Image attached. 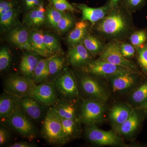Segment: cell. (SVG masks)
<instances>
[{
    "mask_svg": "<svg viewBox=\"0 0 147 147\" xmlns=\"http://www.w3.org/2000/svg\"><path fill=\"white\" fill-rule=\"evenodd\" d=\"M75 7L82 12V21H89L94 25L104 18L111 10L108 3L98 7H91L85 4L73 3Z\"/></svg>",
    "mask_w": 147,
    "mask_h": 147,
    "instance_id": "12",
    "label": "cell"
},
{
    "mask_svg": "<svg viewBox=\"0 0 147 147\" xmlns=\"http://www.w3.org/2000/svg\"><path fill=\"white\" fill-rule=\"evenodd\" d=\"M50 107L63 118L79 120L78 108L74 100L65 99L58 100Z\"/></svg>",
    "mask_w": 147,
    "mask_h": 147,
    "instance_id": "17",
    "label": "cell"
},
{
    "mask_svg": "<svg viewBox=\"0 0 147 147\" xmlns=\"http://www.w3.org/2000/svg\"><path fill=\"white\" fill-rule=\"evenodd\" d=\"M85 134L88 141L99 146H124L119 135L113 130L105 131L98 128L95 124L86 125Z\"/></svg>",
    "mask_w": 147,
    "mask_h": 147,
    "instance_id": "5",
    "label": "cell"
},
{
    "mask_svg": "<svg viewBox=\"0 0 147 147\" xmlns=\"http://www.w3.org/2000/svg\"><path fill=\"white\" fill-rule=\"evenodd\" d=\"M79 85L82 92L88 97L87 99L105 102L109 95L103 86L94 76L87 74L81 76Z\"/></svg>",
    "mask_w": 147,
    "mask_h": 147,
    "instance_id": "8",
    "label": "cell"
},
{
    "mask_svg": "<svg viewBox=\"0 0 147 147\" xmlns=\"http://www.w3.org/2000/svg\"><path fill=\"white\" fill-rule=\"evenodd\" d=\"M42 138L52 144H64L61 117L50 107L42 123Z\"/></svg>",
    "mask_w": 147,
    "mask_h": 147,
    "instance_id": "2",
    "label": "cell"
},
{
    "mask_svg": "<svg viewBox=\"0 0 147 147\" xmlns=\"http://www.w3.org/2000/svg\"><path fill=\"white\" fill-rule=\"evenodd\" d=\"M74 25L73 17L70 14L65 13L58 22L57 30L60 33H64L70 30Z\"/></svg>",
    "mask_w": 147,
    "mask_h": 147,
    "instance_id": "34",
    "label": "cell"
},
{
    "mask_svg": "<svg viewBox=\"0 0 147 147\" xmlns=\"http://www.w3.org/2000/svg\"><path fill=\"white\" fill-rule=\"evenodd\" d=\"M21 1L24 8L28 11L36 8L43 3V0H21Z\"/></svg>",
    "mask_w": 147,
    "mask_h": 147,
    "instance_id": "41",
    "label": "cell"
},
{
    "mask_svg": "<svg viewBox=\"0 0 147 147\" xmlns=\"http://www.w3.org/2000/svg\"><path fill=\"white\" fill-rule=\"evenodd\" d=\"M63 133L65 144L81 136L82 128L79 120L61 118Z\"/></svg>",
    "mask_w": 147,
    "mask_h": 147,
    "instance_id": "21",
    "label": "cell"
},
{
    "mask_svg": "<svg viewBox=\"0 0 147 147\" xmlns=\"http://www.w3.org/2000/svg\"><path fill=\"white\" fill-rule=\"evenodd\" d=\"M65 59L63 58L57 56L51 57L48 61L50 76L58 75L61 72L64 67Z\"/></svg>",
    "mask_w": 147,
    "mask_h": 147,
    "instance_id": "32",
    "label": "cell"
},
{
    "mask_svg": "<svg viewBox=\"0 0 147 147\" xmlns=\"http://www.w3.org/2000/svg\"><path fill=\"white\" fill-rule=\"evenodd\" d=\"M9 132L7 129L3 127H1L0 128V145L5 144L9 139Z\"/></svg>",
    "mask_w": 147,
    "mask_h": 147,
    "instance_id": "42",
    "label": "cell"
},
{
    "mask_svg": "<svg viewBox=\"0 0 147 147\" xmlns=\"http://www.w3.org/2000/svg\"><path fill=\"white\" fill-rule=\"evenodd\" d=\"M42 37L45 46L52 55L60 52V44L55 36L49 33L43 32Z\"/></svg>",
    "mask_w": 147,
    "mask_h": 147,
    "instance_id": "31",
    "label": "cell"
},
{
    "mask_svg": "<svg viewBox=\"0 0 147 147\" xmlns=\"http://www.w3.org/2000/svg\"><path fill=\"white\" fill-rule=\"evenodd\" d=\"M3 122L21 137L30 141L33 140L36 137V129L34 125L19 107Z\"/></svg>",
    "mask_w": 147,
    "mask_h": 147,
    "instance_id": "7",
    "label": "cell"
},
{
    "mask_svg": "<svg viewBox=\"0 0 147 147\" xmlns=\"http://www.w3.org/2000/svg\"><path fill=\"white\" fill-rule=\"evenodd\" d=\"M43 32L38 29H32L30 31V41L34 52L40 56L48 57L52 55L43 42Z\"/></svg>",
    "mask_w": 147,
    "mask_h": 147,
    "instance_id": "24",
    "label": "cell"
},
{
    "mask_svg": "<svg viewBox=\"0 0 147 147\" xmlns=\"http://www.w3.org/2000/svg\"><path fill=\"white\" fill-rule=\"evenodd\" d=\"M54 85L63 99L73 100L79 96V86L72 71L64 69L55 78Z\"/></svg>",
    "mask_w": 147,
    "mask_h": 147,
    "instance_id": "6",
    "label": "cell"
},
{
    "mask_svg": "<svg viewBox=\"0 0 147 147\" xmlns=\"http://www.w3.org/2000/svg\"><path fill=\"white\" fill-rule=\"evenodd\" d=\"M19 97L5 92L0 97V119L3 122L18 108Z\"/></svg>",
    "mask_w": 147,
    "mask_h": 147,
    "instance_id": "19",
    "label": "cell"
},
{
    "mask_svg": "<svg viewBox=\"0 0 147 147\" xmlns=\"http://www.w3.org/2000/svg\"><path fill=\"white\" fill-rule=\"evenodd\" d=\"M138 63L145 74H147V43L136 49Z\"/></svg>",
    "mask_w": 147,
    "mask_h": 147,
    "instance_id": "35",
    "label": "cell"
},
{
    "mask_svg": "<svg viewBox=\"0 0 147 147\" xmlns=\"http://www.w3.org/2000/svg\"><path fill=\"white\" fill-rule=\"evenodd\" d=\"M93 57L82 43L70 47L67 54L69 63L76 67H84L92 61Z\"/></svg>",
    "mask_w": 147,
    "mask_h": 147,
    "instance_id": "13",
    "label": "cell"
},
{
    "mask_svg": "<svg viewBox=\"0 0 147 147\" xmlns=\"http://www.w3.org/2000/svg\"><path fill=\"white\" fill-rule=\"evenodd\" d=\"M98 59L115 65L137 70L134 63L125 57L121 53L119 41L118 40L110 41L105 45Z\"/></svg>",
    "mask_w": 147,
    "mask_h": 147,
    "instance_id": "10",
    "label": "cell"
},
{
    "mask_svg": "<svg viewBox=\"0 0 147 147\" xmlns=\"http://www.w3.org/2000/svg\"><path fill=\"white\" fill-rule=\"evenodd\" d=\"M49 59L50 58L40 59L35 68L33 80L36 85L44 82L50 76L48 67Z\"/></svg>",
    "mask_w": 147,
    "mask_h": 147,
    "instance_id": "28",
    "label": "cell"
},
{
    "mask_svg": "<svg viewBox=\"0 0 147 147\" xmlns=\"http://www.w3.org/2000/svg\"><path fill=\"white\" fill-rule=\"evenodd\" d=\"M45 21L46 14L43 3L36 8L28 11L24 17L23 22L30 28L38 29L44 24Z\"/></svg>",
    "mask_w": 147,
    "mask_h": 147,
    "instance_id": "18",
    "label": "cell"
},
{
    "mask_svg": "<svg viewBox=\"0 0 147 147\" xmlns=\"http://www.w3.org/2000/svg\"><path fill=\"white\" fill-rule=\"evenodd\" d=\"M129 40L136 49L145 44L147 40V34L144 30L133 32L129 36Z\"/></svg>",
    "mask_w": 147,
    "mask_h": 147,
    "instance_id": "33",
    "label": "cell"
},
{
    "mask_svg": "<svg viewBox=\"0 0 147 147\" xmlns=\"http://www.w3.org/2000/svg\"><path fill=\"white\" fill-rule=\"evenodd\" d=\"M42 106L43 105L31 96L19 98V108L25 115L34 120H38L41 117L42 113Z\"/></svg>",
    "mask_w": 147,
    "mask_h": 147,
    "instance_id": "16",
    "label": "cell"
},
{
    "mask_svg": "<svg viewBox=\"0 0 147 147\" xmlns=\"http://www.w3.org/2000/svg\"><path fill=\"white\" fill-rule=\"evenodd\" d=\"M146 0H122L120 5L129 13L135 12L143 6Z\"/></svg>",
    "mask_w": 147,
    "mask_h": 147,
    "instance_id": "36",
    "label": "cell"
},
{
    "mask_svg": "<svg viewBox=\"0 0 147 147\" xmlns=\"http://www.w3.org/2000/svg\"><path fill=\"white\" fill-rule=\"evenodd\" d=\"M122 0H108L107 3L111 9L117 8L120 5Z\"/></svg>",
    "mask_w": 147,
    "mask_h": 147,
    "instance_id": "44",
    "label": "cell"
},
{
    "mask_svg": "<svg viewBox=\"0 0 147 147\" xmlns=\"http://www.w3.org/2000/svg\"><path fill=\"white\" fill-rule=\"evenodd\" d=\"M18 0H1L0 15L6 13L11 9L19 6Z\"/></svg>",
    "mask_w": 147,
    "mask_h": 147,
    "instance_id": "40",
    "label": "cell"
},
{
    "mask_svg": "<svg viewBox=\"0 0 147 147\" xmlns=\"http://www.w3.org/2000/svg\"><path fill=\"white\" fill-rule=\"evenodd\" d=\"M140 123L139 116L134 110L131 116L120 125L113 127V130L119 135L128 136L131 135L138 129Z\"/></svg>",
    "mask_w": 147,
    "mask_h": 147,
    "instance_id": "23",
    "label": "cell"
},
{
    "mask_svg": "<svg viewBox=\"0 0 147 147\" xmlns=\"http://www.w3.org/2000/svg\"><path fill=\"white\" fill-rule=\"evenodd\" d=\"M11 56L9 50L6 47H3L0 51V71L6 70L10 66Z\"/></svg>",
    "mask_w": 147,
    "mask_h": 147,
    "instance_id": "38",
    "label": "cell"
},
{
    "mask_svg": "<svg viewBox=\"0 0 147 147\" xmlns=\"http://www.w3.org/2000/svg\"><path fill=\"white\" fill-rule=\"evenodd\" d=\"M40 59L38 55L34 52L28 51L24 54L20 65V71L23 75L33 80L34 69Z\"/></svg>",
    "mask_w": 147,
    "mask_h": 147,
    "instance_id": "22",
    "label": "cell"
},
{
    "mask_svg": "<svg viewBox=\"0 0 147 147\" xmlns=\"http://www.w3.org/2000/svg\"><path fill=\"white\" fill-rule=\"evenodd\" d=\"M36 85L33 80L24 75H13L6 80L5 92L19 98L30 96Z\"/></svg>",
    "mask_w": 147,
    "mask_h": 147,
    "instance_id": "9",
    "label": "cell"
},
{
    "mask_svg": "<svg viewBox=\"0 0 147 147\" xmlns=\"http://www.w3.org/2000/svg\"><path fill=\"white\" fill-rule=\"evenodd\" d=\"M35 145L27 142H19L11 145L10 147H34Z\"/></svg>",
    "mask_w": 147,
    "mask_h": 147,
    "instance_id": "43",
    "label": "cell"
},
{
    "mask_svg": "<svg viewBox=\"0 0 147 147\" xmlns=\"http://www.w3.org/2000/svg\"><path fill=\"white\" fill-rule=\"evenodd\" d=\"M105 102L98 100L84 99L78 108V119L86 125L95 124L105 119Z\"/></svg>",
    "mask_w": 147,
    "mask_h": 147,
    "instance_id": "3",
    "label": "cell"
},
{
    "mask_svg": "<svg viewBox=\"0 0 147 147\" xmlns=\"http://www.w3.org/2000/svg\"><path fill=\"white\" fill-rule=\"evenodd\" d=\"M82 69L84 72L92 76L105 79L124 73H139L137 70L115 65L98 59L92 61Z\"/></svg>",
    "mask_w": 147,
    "mask_h": 147,
    "instance_id": "4",
    "label": "cell"
},
{
    "mask_svg": "<svg viewBox=\"0 0 147 147\" xmlns=\"http://www.w3.org/2000/svg\"><path fill=\"white\" fill-rule=\"evenodd\" d=\"M89 25L88 21H81L77 22L67 38V41L71 47L82 43L88 33Z\"/></svg>",
    "mask_w": 147,
    "mask_h": 147,
    "instance_id": "25",
    "label": "cell"
},
{
    "mask_svg": "<svg viewBox=\"0 0 147 147\" xmlns=\"http://www.w3.org/2000/svg\"><path fill=\"white\" fill-rule=\"evenodd\" d=\"M19 6L6 13L0 15V24L1 31L10 30L18 24V15Z\"/></svg>",
    "mask_w": 147,
    "mask_h": 147,
    "instance_id": "27",
    "label": "cell"
},
{
    "mask_svg": "<svg viewBox=\"0 0 147 147\" xmlns=\"http://www.w3.org/2000/svg\"><path fill=\"white\" fill-rule=\"evenodd\" d=\"M50 4L53 7L61 11H69L73 12L76 11L75 7L67 0H50Z\"/></svg>",
    "mask_w": 147,
    "mask_h": 147,
    "instance_id": "37",
    "label": "cell"
},
{
    "mask_svg": "<svg viewBox=\"0 0 147 147\" xmlns=\"http://www.w3.org/2000/svg\"><path fill=\"white\" fill-rule=\"evenodd\" d=\"M139 108L142 109V110H143V111H144V113L146 115H147V101L143 106H142L141 108Z\"/></svg>",
    "mask_w": 147,
    "mask_h": 147,
    "instance_id": "45",
    "label": "cell"
},
{
    "mask_svg": "<svg viewBox=\"0 0 147 147\" xmlns=\"http://www.w3.org/2000/svg\"><path fill=\"white\" fill-rule=\"evenodd\" d=\"M131 13L120 5L111 9L104 18L94 25V30L104 39L120 41L133 32Z\"/></svg>",
    "mask_w": 147,
    "mask_h": 147,
    "instance_id": "1",
    "label": "cell"
},
{
    "mask_svg": "<svg viewBox=\"0 0 147 147\" xmlns=\"http://www.w3.org/2000/svg\"><path fill=\"white\" fill-rule=\"evenodd\" d=\"M9 30L8 38L12 44L21 50L34 52L30 41V31L27 28L18 26Z\"/></svg>",
    "mask_w": 147,
    "mask_h": 147,
    "instance_id": "15",
    "label": "cell"
},
{
    "mask_svg": "<svg viewBox=\"0 0 147 147\" xmlns=\"http://www.w3.org/2000/svg\"><path fill=\"white\" fill-rule=\"evenodd\" d=\"M65 12L61 11L54 8L52 5L49 6L45 10L46 21L57 30L58 22L63 16Z\"/></svg>",
    "mask_w": 147,
    "mask_h": 147,
    "instance_id": "30",
    "label": "cell"
},
{
    "mask_svg": "<svg viewBox=\"0 0 147 147\" xmlns=\"http://www.w3.org/2000/svg\"><path fill=\"white\" fill-rule=\"evenodd\" d=\"M130 99L137 108H141L146 103L147 101V81L134 91Z\"/></svg>",
    "mask_w": 147,
    "mask_h": 147,
    "instance_id": "29",
    "label": "cell"
},
{
    "mask_svg": "<svg viewBox=\"0 0 147 147\" xmlns=\"http://www.w3.org/2000/svg\"><path fill=\"white\" fill-rule=\"evenodd\" d=\"M119 47L121 53L127 59L133 57L135 55L136 48L131 43L119 41Z\"/></svg>",
    "mask_w": 147,
    "mask_h": 147,
    "instance_id": "39",
    "label": "cell"
},
{
    "mask_svg": "<svg viewBox=\"0 0 147 147\" xmlns=\"http://www.w3.org/2000/svg\"><path fill=\"white\" fill-rule=\"evenodd\" d=\"M139 73H126L108 78L113 92H121L131 89L136 85Z\"/></svg>",
    "mask_w": 147,
    "mask_h": 147,
    "instance_id": "14",
    "label": "cell"
},
{
    "mask_svg": "<svg viewBox=\"0 0 147 147\" xmlns=\"http://www.w3.org/2000/svg\"><path fill=\"white\" fill-rule=\"evenodd\" d=\"M30 96L34 98L43 106H50L58 101L57 90L54 84L42 82L35 86Z\"/></svg>",
    "mask_w": 147,
    "mask_h": 147,
    "instance_id": "11",
    "label": "cell"
},
{
    "mask_svg": "<svg viewBox=\"0 0 147 147\" xmlns=\"http://www.w3.org/2000/svg\"><path fill=\"white\" fill-rule=\"evenodd\" d=\"M134 109L125 104H117L113 106L109 114V119L113 127L120 125L131 116Z\"/></svg>",
    "mask_w": 147,
    "mask_h": 147,
    "instance_id": "20",
    "label": "cell"
},
{
    "mask_svg": "<svg viewBox=\"0 0 147 147\" xmlns=\"http://www.w3.org/2000/svg\"><path fill=\"white\" fill-rule=\"evenodd\" d=\"M82 43L93 57L100 55L105 45L99 38L88 33L84 37Z\"/></svg>",
    "mask_w": 147,
    "mask_h": 147,
    "instance_id": "26",
    "label": "cell"
}]
</instances>
